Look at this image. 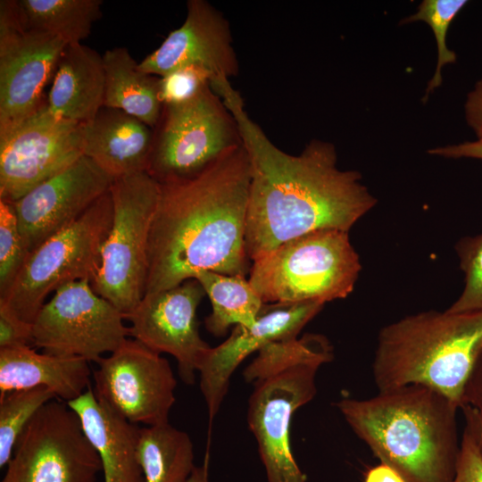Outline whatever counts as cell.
Returning <instances> with one entry per match:
<instances>
[{
    "mask_svg": "<svg viewBox=\"0 0 482 482\" xmlns=\"http://www.w3.org/2000/svg\"><path fill=\"white\" fill-rule=\"evenodd\" d=\"M482 411V353L479 355L466 385L462 406Z\"/></svg>",
    "mask_w": 482,
    "mask_h": 482,
    "instance_id": "obj_36",
    "label": "cell"
},
{
    "mask_svg": "<svg viewBox=\"0 0 482 482\" xmlns=\"http://www.w3.org/2000/svg\"><path fill=\"white\" fill-rule=\"evenodd\" d=\"M464 286L458 298L446 309L450 312L482 311V232L459 240L455 245Z\"/></svg>",
    "mask_w": 482,
    "mask_h": 482,
    "instance_id": "obj_29",
    "label": "cell"
},
{
    "mask_svg": "<svg viewBox=\"0 0 482 482\" xmlns=\"http://www.w3.org/2000/svg\"><path fill=\"white\" fill-rule=\"evenodd\" d=\"M6 467L1 482H96L102 470L79 416L58 400L31 419Z\"/></svg>",
    "mask_w": 482,
    "mask_h": 482,
    "instance_id": "obj_10",
    "label": "cell"
},
{
    "mask_svg": "<svg viewBox=\"0 0 482 482\" xmlns=\"http://www.w3.org/2000/svg\"><path fill=\"white\" fill-rule=\"evenodd\" d=\"M250 179L249 159L240 144L194 177L159 183L145 295L174 287L202 270L249 273Z\"/></svg>",
    "mask_w": 482,
    "mask_h": 482,
    "instance_id": "obj_2",
    "label": "cell"
},
{
    "mask_svg": "<svg viewBox=\"0 0 482 482\" xmlns=\"http://www.w3.org/2000/svg\"><path fill=\"white\" fill-rule=\"evenodd\" d=\"M90 373L89 362L80 357L38 353L32 346L0 349V398L44 386L68 403L90 387Z\"/></svg>",
    "mask_w": 482,
    "mask_h": 482,
    "instance_id": "obj_21",
    "label": "cell"
},
{
    "mask_svg": "<svg viewBox=\"0 0 482 482\" xmlns=\"http://www.w3.org/2000/svg\"><path fill=\"white\" fill-rule=\"evenodd\" d=\"M187 66L210 71L212 89L239 71L229 21L205 0L187 1L181 26L138 63L142 71L159 78Z\"/></svg>",
    "mask_w": 482,
    "mask_h": 482,
    "instance_id": "obj_18",
    "label": "cell"
},
{
    "mask_svg": "<svg viewBox=\"0 0 482 482\" xmlns=\"http://www.w3.org/2000/svg\"><path fill=\"white\" fill-rule=\"evenodd\" d=\"M319 302L264 304L250 327L237 325L220 345L210 347L198 364L200 389L209 420L218 413L228 392L229 379L251 353L270 343L298 337L299 333L324 307Z\"/></svg>",
    "mask_w": 482,
    "mask_h": 482,
    "instance_id": "obj_17",
    "label": "cell"
},
{
    "mask_svg": "<svg viewBox=\"0 0 482 482\" xmlns=\"http://www.w3.org/2000/svg\"><path fill=\"white\" fill-rule=\"evenodd\" d=\"M464 114L468 125L474 131L477 140L482 142V77L467 95Z\"/></svg>",
    "mask_w": 482,
    "mask_h": 482,
    "instance_id": "obj_34",
    "label": "cell"
},
{
    "mask_svg": "<svg viewBox=\"0 0 482 482\" xmlns=\"http://www.w3.org/2000/svg\"><path fill=\"white\" fill-rule=\"evenodd\" d=\"M84 155V123L46 103L0 138V200L14 203Z\"/></svg>",
    "mask_w": 482,
    "mask_h": 482,
    "instance_id": "obj_12",
    "label": "cell"
},
{
    "mask_svg": "<svg viewBox=\"0 0 482 482\" xmlns=\"http://www.w3.org/2000/svg\"><path fill=\"white\" fill-rule=\"evenodd\" d=\"M205 293L191 278L160 292L145 295L126 316L129 336L158 353L178 362L179 374L187 385L195 383V372L211 347L198 330L196 310Z\"/></svg>",
    "mask_w": 482,
    "mask_h": 482,
    "instance_id": "obj_15",
    "label": "cell"
},
{
    "mask_svg": "<svg viewBox=\"0 0 482 482\" xmlns=\"http://www.w3.org/2000/svg\"><path fill=\"white\" fill-rule=\"evenodd\" d=\"M101 0H20L16 7L29 29L47 33L66 45L81 43L101 17Z\"/></svg>",
    "mask_w": 482,
    "mask_h": 482,
    "instance_id": "obj_26",
    "label": "cell"
},
{
    "mask_svg": "<svg viewBox=\"0 0 482 482\" xmlns=\"http://www.w3.org/2000/svg\"><path fill=\"white\" fill-rule=\"evenodd\" d=\"M66 44L27 28L16 1L0 2V138L36 112Z\"/></svg>",
    "mask_w": 482,
    "mask_h": 482,
    "instance_id": "obj_13",
    "label": "cell"
},
{
    "mask_svg": "<svg viewBox=\"0 0 482 482\" xmlns=\"http://www.w3.org/2000/svg\"><path fill=\"white\" fill-rule=\"evenodd\" d=\"M57 398L49 388L14 390L0 398V467L7 465L20 436L48 402Z\"/></svg>",
    "mask_w": 482,
    "mask_h": 482,
    "instance_id": "obj_27",
    "label": "cell"
},
{
    "mask_svg": "<svg viewBox=\"0 0 482 482\" xmlns=\"http://www.w3.org/2000/svg\"><path fill=\"white\" fill-rule=\"evenodd\" d=\"M463 417L467 418L473 428L477 445L482 457V411L465 405L461 408Z\"/></svg>",
    "mask_w": 482,
    "mask_h": 482,
    "instance_id": "obj_38",
    "label": "cell"
},
{
    "mask_svg": "<svg viewBox=\"0 0 482 482\" xmlns=\"http://www.w3.org/2000/svg\"><path fill=\"white\" fill-rule=\"evenodd\" d=\"M105 74L104 107L119 109L150 128L157 126L163 105L159 95V77L142 71L126 47L103 54Z\"/></svg>",
    "mask_w": 482,
    "mask_h": 482,
    "instance_id": "obj_23",
    "label": "cell"
},
{
    "mask_svg": "<svg viewBox=\"0 0 482 482\" xmlns=\"http://www.w3.org/2000/svg\"><path fill=\"white\" fill-rule=\"evenodd\" d=\"M428 153L445 158H471L482 161V142L465 141L457 145L435 147L429 149Z\"/></svg>",
    "mask_w": 482,
    "mask_h": 482,
    "instance_id": "obj_35",
    "label": "cell"
},
{
    "mask_svg": "<svg viewBox=\"0 0 482 482\" xmlns=\"http://www.w3.org/2000/svg\"><path fill=\"white\" fill-rule=\"evenodd\" d=\"M451 482H482V457L472 425L465 417L455 475Z\"/></svg>",
    "mask_w": 482,
    "mask_h": 482,
    "instance_id": "obj_32",
    "label": "cell"
},
{
    "mask_svg": "<svg viewBox=\"0 0 482 482\" xmlns=\"http://www.w3.org/2000/svg\"><path fill=\"white\" fill-rule=\"evenodd\" d=\"M67 404L100 457L104 482H145L137 455V425L100 401L91 387Z\"/></svg>",
    "mask_w": 482,
    "mask_h": 482,
    "instance_id": "obj_20",
    "label": "cell"
},
{
    "mask_svg": "<svg viewBox=\"0 0 482 482\" xmlns=\"http://www.w3.org/2000/svg\"><path fill=\"white\" fill-rule=\"evenodd\" d=\"M112 215L109 191L77 221L29 253L12 286L0 296V303L32 324L49 294L69 282L91 281L101 265L102 246Z\"/></svg>",
    "mask_w": 482,
    "mask_h": 482,
    "instance_id": "obj_8",
    "label": "cell"
},
{
    "mask_svg": "<svg viewBox=\"0 0 482 482\" xmlns=\"http://www.w3.org/2000/svg\"><path fill=\"white\" fill-rule=\"evenodd\" d=\"M32 324L14 315L0 303V349L32 346Z\"/></svg>",
    "mask_w": 482,
    "mask_h": 482,
    "instance_id": "obj_33",
    "label": "cell"
},
{
    "mask_svg": "<svg viewBox=\"0 0 482 482\" xmlns=\"http://www.w3.org/2000/svg\"><path fill=\"white\" fill-rule=\"evenodd\" d=\"M29 253L12 204L0 200V296L8 291Z\"/></svg>",
    "mask_w": 482,
    "mask_h": 482,
    "instance_id": "obj_30",
    "label": "cell"
},
{
    "mask_svg": "<svg viewBox=\"0 0 482 482\" xmlns=\"http://www.w3.org/2000/svg\"><path fill=\"white\" fill-rule=\"evenodd\" d=\"M110 194L112 221L90 284L126 318L145 293L148 241L160 184L142 171L115 179Z\"/></svg>",
    "mask_w": 482,
    "mask_h": 482,
    "instance_id": "obj_7",
    "label": "cell"
},
{
    "mask_svg": "<svg viewBox=\"0 0 482 482\" xmlns=\"http://www.w3.org/2000/svg\"><path fill=\"white\" fill-rule=\"evenodd\" d=\"M220 91L249 159L245 247L252 262L311 232H349L376 205L362 175L337 167L333 144L312 139L299 154H287L249 117L230 83Z\"/></svg>",
    "mask_w": 482,
    "mask_h": 482,
    "instance_id": "obj_1",
    "label": "cell"
},
{
    "mask_svg": "<svg viewBox=\"0 0 482 482\" xmlns=\"http://www.w3.org/2000/svg\"><path fill=\"white\" fill-rule=\"evenodd\" d=\"M354 434L380 463L406 482H451L461 440L459 405L428 386L408 385L366 399L336 403Z\"/></svg>",
    "mask_w": 482,
    "mask_h": 482,
    "instance_id": "obj_3",
    "label": "cell"
},
{
    "mask_svg": "<svg viewBox=\"0 0 482 482\" xmlns=\"http://www.w3.org/2000/svg\"><path fill=\"white\" fill-rule=\"evenodd\" d=\"M94 372L95 394L130 423L169 422L177 380L166 358L136 339H126Z\"/></svg>",
    "mask_w": 482,
    "mask_h": 482,
    "instance_id": "obj_14",
    "label": "cell"
},
{
    "mask_svg": "<svg viewBox=\"0 0 482 482\" xmlns=\"http://www.w3.org/2000/svg\"><path fill=\"white\" fill-rule=\"evenodd\" d=\"M137 455L145 482H187L195 467L189 436L169 422L140 428Z\"/></svg>",
    "mask_w": 482,
    "mask_h": 482,
    "instance_id": "obj_25",
    "label": "cell"
},
{
    "mask_svg": "<svg viewBox=\"0 0 482 482\" xmlns=\"http://www.w3.org/2000/svg\"><path fill=\"white\" fill-rule=\"evenodd\" d=\"M365 482H406L403 477L394 469L380 463L370 470L366 474Z\"/></svg>",
    "mask_w": 482,
    "mask_h": 482,
    "instance_id": "obj_37",
    "label": "cell"
},
{
    "mask_svg": "<svg viewBox=\"0 0 482 482\" xmlns=\"http://www.w3.org/2000/svg\"><path fill=\"white\" fill-rule=\"evenodd\" d=\"M194 278L211 302L204 324L213 336H224L232 325L250 327L257 320L265 303L245 276L202 270Z\"/></svg>",
    "mask_w": 482,
    "mask_h": 482,
    "instance_id": "obj_24",
    "label": "cell"
},
{
    "mask_svg": "<svg viewBox=\"0 0 482 482\" xmlns=\"http://www.w3.org/2000/svg\"><path fill=\"white\" fill-rule=\"evenodd\" d=\"M362 264L349 232L322 229L291 239L253 262L249 282L264 303L345 299Z\"/></svg>",
    "mask_w": 482,
    "mask_h": 482,
    "instance_id": "obj_6",
    "label": "cell"
},
{
    "mask_svg": "<svg viewBox=\"0 0 482 482\" xmlns=\"http://www.w3.org/2000/svg\"><path fill=\"white\" fill-rule=\"evenodd\" d=\"M213 81L212 74L198 66L177 69L159 79V95L163 106L187 103Z\"/></svg>",
    "mask_w": 482,
    "mask_h": 482,
    "instance_id": "obj_31",
    "label": "cell"
},
{
    "mask_svg": "<svg viewBox=\"0 0 482 482\" xmlns=\"http://www.w3.org/2000/svg\"><path fill=\"white\" fill-rule=\"evenodd\" d=\"M154 137L152 128L136 117L102 107L84 123V155L115 179L146 171Z\"/></svg>",
    "mask_w": 482,
    "mask_h": 482,
    "instance_id": "obj_19",
    "label": "cell"
},
{
    "mask_svg": "<svg viewBox=\"0 0 482 482\" xmlns=\"http://www.w3.org/2000/svg\"><path fill=\"white\" fill-rule=\"evenodd\" d=\"M123 314L88 279L58 287L32 323L31 345L54 355L98 362L129 336Z\"/></svg>",
    "mask_w": 482,
    "mask_h": 482,
    "instance_id": "obj_11",
    "label": "cell"
},
{
    "mask_svg": "<svg viewBox=\"0 0 482 482\" xmlns=\"http://www.w3.org/2000/svg\"><path fill=\"white\" fill-rule=\"evenodd\" d=\"M113 181L112 177L83 155L12 203L29 252L77 221L110 191Z\"/></svg>",
    "mask_w": 482,
    "mask_h": 482,
    "instance_id": "obj_16",
    "label": "cell"
},
{
    "mask_svg": "<svg viewBox=\"0 0 482 482\" xmlns=\"http://www.w3.org/2000/svg\"><path fill=\"white\" fill-rule=\"evenodd\" d=\"M146 172L159 183L194 177L242 144L236 119L211 85L194 99L165 105Z\"/></svg>",
    "mask_w": 482,
    "mask_h": 482,
    "instance_id": "obj_9",
    "label": "cell"
},
{
    "mask_svg": "<svg viewBox=\"0 0 482 482\" xmlns=\"http://www.w3.org/2000/svg\"><path fill=\"white\" fill-rule=\"evenodd\" d=\"M333 358V346L325 336L307 333L269 344L244 370L245 381L253 386L247 424L268 482H306L292 453V417L314 398L317 372Z\"/></svg>",
    "mask_w": 482,
    "mask_h": 482,
    "instance_id": "obj_5",
    "label": "cell"
},
{
    "mask_svg": "<svg viewBox=\"0 0 482 482\" xmlns=\"http://www.w3.org/2000/svg\"><path fill=\"white\" fill-rule=\"evenodd\" d=\"M187 482H209L208 479V453H206L204 464L201 467H195L192 474Z\"/></svg>",
    "mask_w": 482,
    "mask_h": 482,
    "instance_id": "obj_39",
    "label": "cell"
},
{
    "mask_svg": "<svg viewBox=\"0 0 482 482\" xmlns=\"http://www.w3.org/2000/svg\"><path fill=\"white\" fill-rule=\"evenodd\" d=\"M467 3L466 0H424L414 14L403 18L400 21V25L420 21H424L431 28L435 35L437 46V62L435 73L426 88L423 102H426L430 93L442 84L443 67L445 64L456 62L457 54L446 45V34L452 21Z\"/></svg>",
    "mask_w": 482,
    "mask_h": 482,
    "instance_id": "obj_28",
    "label": "cell"
},
{
    "mask_svg": "<svg viewBox=\"0 0 482 482\" xmlns=\"http://www.w3.org/2000/svg\"><path fill=\"white\" fill-rule=\"evenodd\" d=\"M482 353V311H425L378 333L372 373L378 391L408 385L433 388L462 407L464 390Z\"/></svg>",
    "mask_w": 482,
    "mask_h": 482,
    "instance_id": "obj_4",
    "label": "cell"
},
{
    "mask_svg": "<svg viewBox=\"0 0 482 482\" xmlns=\"http://www.w3.org/2000/svg\"><path fill=\"white\" fill-rule=\"evenodd\" d=\"M46 102L54 114L81 123L104 107L105 74L103 55L82 43L63 48Z\"/></svg>",
    "mask_w": 482,
    "mask_h": 482,
    "instance_id": "obj_22",
    "label": "cell"
}]
</instances>
